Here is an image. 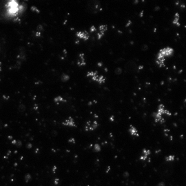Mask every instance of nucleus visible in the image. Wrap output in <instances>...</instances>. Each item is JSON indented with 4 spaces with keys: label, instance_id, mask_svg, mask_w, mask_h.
Returning <instances> with one entry per match:
<instances>
[{
    "label": "nucleus",
    "instance_id": "1",
    "mask_svg": "<svg viewBox=\"0 0 186 186\" xmlns=\"http://www.w3.org/2000/svg\"><path fill=\"white\" fill-rule=\"evenodd\" d=\"M173 53H174V50L172 48H163V49L160 50L159 53L157 55V59L165 60V57L172 56L173 55Z\"/></svg>",
    "mask_w": 186,
    "mask_h": 186
},
{
    "label": "nucleus",
    "instance_id": "2",
    "mask_svg": "<svg viewBox=\"0 0 186 186\" xmlns=\"http://www.w3.org/2000/svg\"><path fill=\"white\" fill-rule=\"evenodd\" d=\"M98 124L97 121H92V120H90V121H87L86 124V125H85V130L88 132V131H93V130H96L97 128Z\"/></svg>",
    "mask_w": 186,
    "mask_h": 186
},
{
    "label": "nucleus",
    "instance_id": "3",
    "mask_svg": "<svg viewBox=\"0 0 186 186\" xmlns=\"http://www.w3.org/2000/svg\"><path fill=\"white\" fill-rule=\"evenodd\" d=\"M151 154V152L150 150H148V149H143V151H142L141 154L140 156V160L142 161H145L148 159H149L150 158V156Z\"/></svg>",
    "mask_w": 186,
    "mask_h": 186
},
{
    "label": "nucleus",
    "instance_id": "4",
    "mask_svg": "<svg viewBox=\"0 0 186 186\" xmlns=\"http://www.w3.org/2000/svg\"><path fill=\"white\" fill-rule=\"evenodd\" d=\"M76 35H77V37L78 38L83 39L84 41L88 40L89 37H90L88 33L86 31H79V32H77Z\"/></svg>",
    "mask_w": 186,
    "mask_h": 186
},
{
    "label": "nucleus",
    "instance_id": "5",
    "mask_svg": "<svg viewBox=\"0 0 186 186\" xmlns=\"http://www.w3.org/2000/svg\"><path fill=\"white\" fill-rule=\"evenodd\" d=\"M153 117L154 118V121L156 123H160V124H164L165 122V119L163 118V116L161 115L157 112H154L153 114Z\"/></svg>",
    "mask_w": 186,
    "mask_h": 186
},
{
    "label": "nucleus",
    "instance_id": "6",
    "mask_svg": "<svg viewBox=\"0 0 186 186\" xmlns=\"http://www.w3.org/2000/svg\"><path fill=\"white\" fill-rule=\"evenodd\" d=\"M63 125H65V126H68V127H75L76 126L74 119L72 117H68V119H66L65 121L63 122Z\"/></svg>",
    "mask_w": 186,
    "mask_h": 186
},
{
    "label": "nucleus",
    "instance_id": "7",
    "mask_svg": "<svg viewBox=\"0 0 186 186\" xmlns=\"http://www.w3.org/2000/svg\"><path fill=\"white\" fill-rule=\"evenodd\" d=\"M128 132H129V133H130V134L131 136H136V137H138V136H139L138 130H137V129H136L134 126H133L132 125H130Z\"/></svg>",
    "mask_w": 186,
    "mask_h": 186
},
{
    "label": "nucleus",
    "instance_id": "8",
    "mask_svg": "<svg viewBox=\"0 0 186 186\" xmlns=\"http://www.w3.org/2000/svg\"><path fill=\"white\" fill-rule=\"evenodd\" d=\"M87 77H90L92 80H93V81H97L99 77V74L97 72H88V74H87Z\"/></svg>",
    "mask_w": 186,
    "mask_h": 186
},
{
    "label": "nucleus",
    "instance_id": "9",
    "mask_svg": "<svg viewBox=\"0 0 186 186\" xmlns=\"http://www.w3.org/2000/svg\"><path fill=\"white\" fill-rule=\"evenodd\" d=\"M77 64L79 66H83L86 64V62H85V58H84V54L81 53L79 55V59L77 62Z\"/></svg>",
    "mask_w": 186,
    "mask_h": 186
},
{
    "label": "nucleus",
    "instance_id": "10",
    "mask_svg": "<svg viewBox=\"0 0 186 186\" xmlns=\"http://www.w3.org/2000/svg\"><path fill=\"white\" fill-rule=\"evenodd\" d=\"M179 13H176L174 15V21H173V24L177 25V26H180V24H179Z\"/></svg>",
    "mask_w": 186,
    "mask_h": 186
},
{
    "label": "nucleus",
    "instance_id": "11",
    "mask_svg": "<svg viewBox=\"0 0 186 186\" xmlns=\"http://www.w3.org/2000/svg\"><path fill=\"white\" fill-rule=\"evenodd\" d=\"M99 33L105 34V33L106 32L107 29H108V27L106 25H101L99 28Z\"/></svg>",
    "mask_w": 186,
    "mask_h": 186
},
{
    "label": "nucleus",
    "instance_id": "12",
    "mask_svg": "<svg viewBox=\"0 0 186 186\" xmlns=\"http://www.w3.org/2000/svg\"><path fill=\"white\" fill-rule=\"evenodd\" d=\"M174 159H175V157L174 155H169L168 157H165V161L167 162H172V161H174Z\"/></svg>",
    "mask_w": 186,
    "mask_h": 186
},
{
    "label": "nucleus",
    "instance_id": "13",
    "mask_svg": "<svg viewBox=\"0 0 186 186\" xmlns=\"http://www.w3.org/2000/svg\"><path fill=\"white\" fill-rule=\"evenodd\" d=\"M55 102H56V103H60V102H65L66 101L63 99L62 97H57L56 98H55Z\"/></svg>",
    "mask_w": 186,
    "mask_h": 186
},
{
    "label": "nucleus",
    "instance_id": "14",
    "mask_svg": "<svg viewBox=\"0 0 186 186\" xmlns=\"http://www.w3.org/2000/svg\"><path fill=\"white\" fill-rule=\"evenodd\" d=\"M18 110L20 112H24L26 110V106L23 103H21L18 106Z\"/></svg>",
    "mask_w": 186,
    "mask_h": 186
},
{
    "label": "nucleus",
    "instance_id": "15",
    "mask_svg": "<svg viewBox=\"0 0 186 186\" xmlns=\"http://www.w3.org/2000/svg\"><path fill=\"white\" fill-rule=\"evenodd\" d=\"M106 81V79H105V77L102 76V75H99V79H98L97 81V82L99 83V84H102L103 83H105Z\"/></svg>",
    "mask_w": 186,
    "mask_h": 186
},
{
    "label": "nucleus",
    "instance_id": "16",
    "mask_svg": "<svg viewBox=\"0 0 186 186\" xmlns=\"http://www.w3.org/2000/svg\"><path fill=\"white\" fill-rule=\"evenodd\" d=\"M69 79H70V77H69V76H68V74H62V81H63V82H66V81H68Z\"/></svg>",
    "mask_w": 186,
    "mask_h": 186
},
{
    "label": "nucleus",
    "instance_id": "17",
    "mask_svg": "<svg viewBox=\"0 0 186 186\" xmlns=\"http://www.w3.org/2000/svg\"><path fill=\"white\" fill-rule=\"evenodd\" d=\"M93 150H94V151L95 152H100L101 151V146L99 145V144H95L94 146H93Z\"/></svg>",
    "mask_w": 186,
    "mask_h": 186
},
{
    "label": "nucleus",
    "instance_id": "18",
    "mask_svg": "<svg viewBox=\"0 0 186 186\" xmlns=\"http://www.w3.org/2000/svg\"><path fill=\"white\" fill-rule=\"evenodd\" d=\"M115 73L117 74H120L122 73V70L121 68H117L115 70Z\"/></svg>",
    "mask_w": 186,
    "mask_h": 186
},
{
    "label": "nucleus",
    "instance_id": "19",
    "mask_svg": "<svg viewBox=\"0 0 186 186\" xmlns=\"http://www.w3.org/2000/svg\"><path fill=\"white\" fill-rule=\"evenodd\" d=\"M97 39L99 40V39H101L103 37V36L104 35V34H103V33H101L99 32V33H97Z\"/></svg>",
    "mask_w": 186,
    "mask_h": 186
},
{
    "label": "nucleus",
    "instance_id": "20",
    "mask_svg": "<svg viewBox=\"0 0 186 186\" xmlns=\"http://www.w3.org/2000/svg\"><path fill=\"white\" fill-rule=\"evenodd\" d=\"M90 32H92V33H94V32H96L97 28H96L95 26H92L90 27Z\"/></svg>",
    "mask_w": 186,
    "mask_h": 186
},
{
    "label": "nucleus",
    "instance_id": "21",
    "mask_svg": "<svg viewBox=\"0 0 186 186\" xmlns=\"http://www.w3.org/2000/svg\"><path fill=\"white\" fill-rule=\"evenodd\" d=\"M44 30V28H43V27H42V26L41 25H39L38 27H37V32H39V33H41V31Z\"/></svg>",
    "mask_w": 186,
    "mask_h": 186
},
{
    "label": "nucleus",
    "instance_id": "22",
    "mask_svg": "<svg viewBox=\"0 0 186 186\" xmlns=\"http://www.w3.org/2000/svg\"><path fill=\"white\" fill-rule=\"evenodd\" d=\"M157 186H165V184L164 182H160V183L157 185Z\"/></svg>",
    "mask_w": 186,
    "mask_h": 186
},
{
    "label": "nucleus",
    "instance_id": "23",
    "mask_svg": "<svg viewBox=\"0 0 186 186\" xmlns=\"http://www.w3.org/2000/svg\"><path fill=\"white\" fill-rule=\"evenodd\" d=\"M69 142H72V143H74V139H70V140L69 141Z\"/></svg>",
    "mask_w": 186,
    "mask_h": 186
},
{
    "label": "nucleus",
    "instance_id": "24",
    "mask_svg": "<svg viewBox=\"0 0 186 186\" xmlns=\"http://www.w3.org/2000/svg\"><path fill=\"white\" fill-rule=\"evenodd\" d=\"M98 65H99V66H101V65H102V63H98Z\"/></svg>",
    "mask_w": 186,
    "mask_h": 186
},
{
    "label": "nucleus",
    "instance_id": "25",
    "mask_svg": "<svg viewBox=\"0 0 186 186\" xmlns=\"http://www.w3.org/2000/svg\"><path fill=\"white\" fill-rule=\"evenodd\" d=\"M1 121L0 120V127H1Z\"/></svg>",
    "mask_w": 186,
    "mask_h": 186
}]
</instances>
